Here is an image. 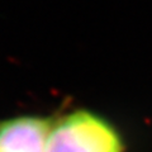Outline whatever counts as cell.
I'll return each mask as SVG.
<instances>
[{"instance_id": "6da1fadb", "label": "cell", "mask_w": 152, "mask_h": 152, "mask_svg": "<svg viewBox=\"0 0 152 152\" xmlns=\"http://www.w3.org/2000/svg\"><path fill=\"white\" fill-rule=\"evenodd\" d=\"M124 140L104 115L76 109L52 118L46 152H124Z\"/></svg>"}, {"instance_id": "7a4b0ae2", "label": "cell", "mask_w": 152, "mask_h": 152, "mask_svg": "<svg viewBox=\"0 0 152 152\" xmlns=\"http://www.w3.org/2000/svg\"><path fill=\"white\" fill-rule=\"evenodd\" d=\"M52 118L22 114L0 121V152H46Z\"/></svg>"}]
</instances>
